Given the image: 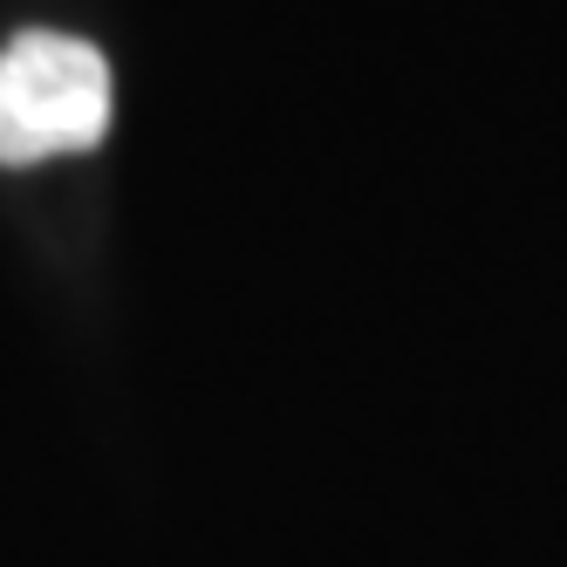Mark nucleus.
Here are the masks:
<instances>
[{
	"mask_svg": "<svg viewBox=\"0 0 567 567\" xmlns=\"http://www.w3.org/2000/svg\"><path fill=\"white\" fill-rule=\"evenodd\" d=\"M110 131V69L69 34H14L0 49V165H49Z\"/></svg>",
	"mask_w": 567,
	"mask_h": 567,
	"instance_id": "nucleus-1",
	"label": "nucleus"
}]
</instances>
